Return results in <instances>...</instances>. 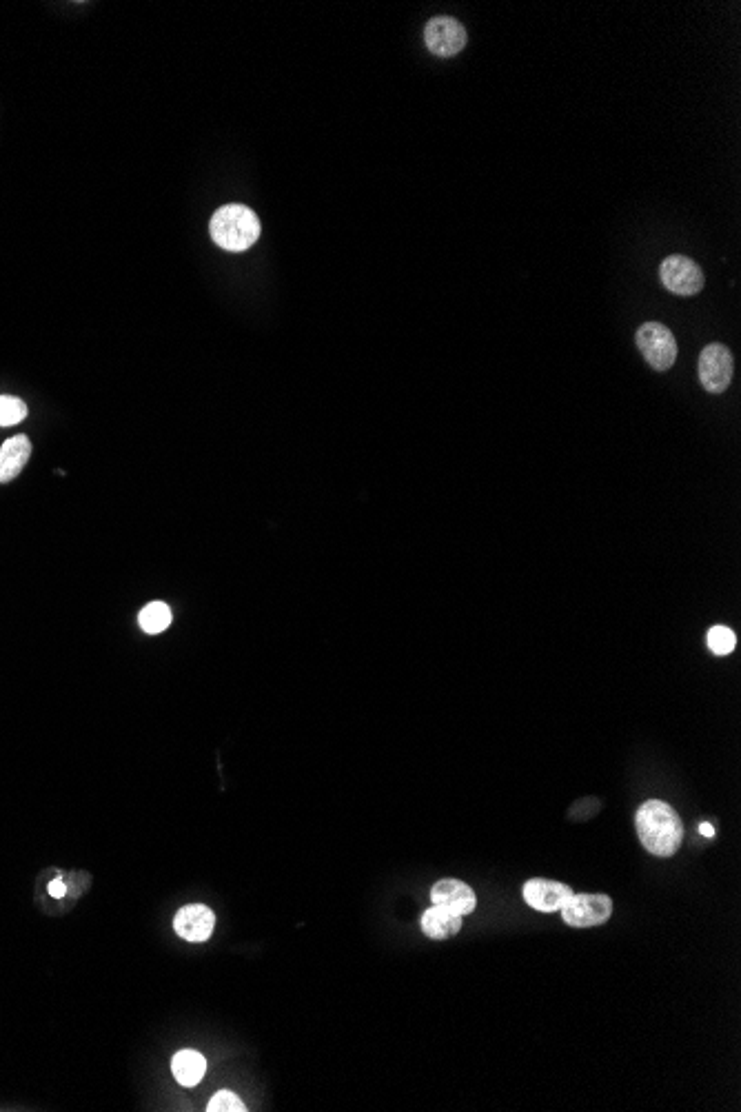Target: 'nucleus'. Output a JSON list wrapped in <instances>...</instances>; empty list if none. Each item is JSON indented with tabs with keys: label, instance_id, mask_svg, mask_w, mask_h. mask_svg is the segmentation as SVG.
<instances>
[{
	"label": "nucleus",
	"instance_id": "nucleus-1",
	"mask_svg": "<svg viewBox=\"0 0 741 1112\" xmlns=\"http://www.w3.org/2000/svg\"><path fill=\"white\" fill-rule=\"evenodd\" d=\"M637 837L655 857H673L684 842V822L673 806L662 800H648L635 813Z\"/></svg>",
	"mask_w": 741,
	"mask_h": 1112
},
{
	"label": "nucleus",
	"instance_id": "nucleus-2",
	"mask_svg": "<svg viewBox=\"0 0 741 1112\" xmlns=\"http://www.w3.org/2000/svg\"><path fill=\"white\" fill-rule=\"evenodd\" d=\"M260 218L247 205H225L211 216L209 234L218 247L240 254L256 245L260 238Z\"/></svg>",
	"mask_w": 741,
	"mask_h": 1112
},
{
	"label": "nucleus",
	"instance_id": "nucleus-3",
	"mask_svg": "<svg viewBox=\"0 0 741 1112\" xmlns=\"http://www.w3.org/2000/svg\"><path fill=\"white\" fill-rule=\"evenodd\" d=\"M637 349L655 371H668L677 360V342L673 331L662 322H646L635 333Z\"/></svg>",
	"mask_w": 741,
	"mask_h": 1112
},
{
	"label": "nucleus",
	"instance_id": "nucleus-4",
	"mask_svg": "<svg viewBox=\"0 0 741 1112\" xmlns=\"http://www.w3.org/2000/svg\"><path fill=\"white\" fill-rule=\"evenodd\" d=\"M560 913L564 922L573 928L602 926L613 915V899L604 893H573Z\"/></svg>",
	"mask_w": 741,
	"mask_h": 1112
},
{
	"label": "nucleus",
	"instance_id": "nucleus-5",
	"mask_svg": "<svg viewBox=\"0 0 741 1112\" xmlns=\"http://www.w3.org/2000/svg\"><path fill=\"white\" fill-rule=\"evenodd\" d=\"M733 373V353H730L726 345L710 342V345L702 349V356H699V382H702V387L708 393H713V396L724 393L730 387V382H733Z\"/></svg>",
	"mask_w": 741,
	"mask_h": 1112
},
{
	"label": "nucleus",
	"instance_id": "nucleus-6",
	"mask_svg": "<svg viewBox=\"0 0 741 1112\" xmlns=\"http://www.w3.org/2000/svg\"><path fill=\"white\" fill-rule=\"evenodd\" d=\"M659 278L664 287L677 296H697L704 289V271L688 256L673 254L659 267Z\"/></svg>",
	"mask_w": 741,
	"mask_h": 1112
},
{
	"label": "nucleus",
	"instance_id": "nucleus-7",
	"mask_svg": "<svg viewBox=\"0 0 741 1112\" xmlns=\"http://www.w3.org/2000/svg\"><path fill=\"white\" fill-rule=\"evenodd\" d=\"M424 43L431 54L451 58L466 47V29L451 16H435L424 27Z\"/></svg>",
	"mask_w": 741,
	"mask_h": 1112
},
{
	"label": "nucleus",
	"instance_id": "nucleus-8",
	"mask_svg": "<svg viewBox=\"0 0 741 1112\" xmlns=\"http://www.w3.org/2000/svg\"><path fill=\"white\" fill-rule=\"evenodd\" d=\"M524 902L540 913H557L562 911V906L568 902V897L573 895V888L562 882H553V879H529L524 884Z\"/></svg>",
	"mask_w": 741,
	"mask_h": 1112
},
{
	"label": "nucleus",
	"instance_id": "nucleus-9",
	"mask_svg": "<svg viewBox=\"0 0 741 1112\" xmlns=\"http://www.w3.org/2000/svg\"><path fill=\"white\" fill-rule=\"evenodd\" d=\"M174 928L178 937L187 939L191 944L207 942L213 933V928H216V915H213V911L207 906L191 904L180 908L174 919Z\"/></svg>",
	"mask_w": 741,
	"mask_h": 1112
},
{
	"label": "nucleus",
	"instance_id": "nucleus-10",
	"mask_svg": "<svg viewBox=\"0 0 741 1112\" xmlns=\"http://www.w3.org/2000/svg\"><path fill=\"white\" fill-rule=\"evenodd\" d=\"M431 902L435 906H444L453 911L455 915H471L477 906V897L469 884L460 882V879H440L438 884L431 888Z\"/></svg>",
	"mask_w": 741,
	"mask_h": 1112
},
{
	"label": "nucleus",
	"instance_id": "nucleus-11",
	"mask_svg": "<svg viewBox=\"0 0 741 1112\" xmlns=\"http://www.w3.org/2000/svg\"><path fill=\"white\" fill-rule=\"evenodd\" d=\"M32 451V440L27 436L9 438L0 447V484H7L18 478L29 458H32Z\"/></svg>",
	"mask_w": 741,
	"mask_h": 1112
},
{
	"label": "nucleus",
	"instance_id": "nucleus-12",
	"mask_svg": "<svg viewBox=\"0 0 741 1112\" xmlns=\"http://www.w3.org/2000/svg\"><path fill=\"white\" fill-rule=\"evenodd\" d=\"M462 915H455L453 911L444 906H431L429 911L422 915V933L429 939H449L455 937L462 930Z\"/></svg>",
	"mask_w": 741,
	"mask_h": 1112
},
{
	"label": "nucleus",
	"instance_id": "nucleus-13",
	"mask_svg": "<svg viewBox=\"0 0 741 1112\" xmlns=\"http://www.w3.org/2000/svg\"><path fill=\"white\" fill-rule=\"evenodd\" d=\"M205 1070H207V1059L202 1057L196 1050H180L178 1055H174L171 1059V1073L178 1079V1084L182 1086H198L202 1077H205Z\"/></svg>",
	"mask_w": 741,
	"mask_h": 1112
},
{
	"label": "nucleus",
	"instance_id": "nucleus-14",
	"mask_svg": "<svg viewBox=\"0 0 741 1112\" xmlns=\"http://www.w3.org/2000/svg\"><path fill=\"white\" fill-rule=\"evenodd\" d=\"M138 622L142 626V631L149 633V635H158L162 631L169 629L171 624V609L165 602H151L147 604L145 609L140 611L138 615Z\"/></svg>",
	"mask_w": 741,
	"mask_h": 1112
},
{
	"label": "nucleus",
	"instance_id": "nucleus-15",
	"mask_svg": "<svg viewBox=\"0 0 741 1112\" xmlns=\"http://www.w3.org/2000/svg\"><path fill=\"white\" fill-rule=\"evenodd\" d=\"M27 418V404L14 396H0V427H14Z\"/></svg>",
	"mask_w": 741,
	"mask_h": 1112
},
{
	"label": "nucleus",
	"instance_id": "nucleus-16",
	"mask_svg": "<svg viewBox=\"0 0 741 1112\" xmlns=\"http://www.w3.org/2000/svg\"><path fill=\"white\" fill-rule=\"evenodd\" d=\"M735 644H737V638H735V633L728 629V626H713V629L708 631V649L713 651L715 655L733 653Z\"/></svg>",
	"mask_w": 741,
	"mask_h": 1112
},
{
	"label": "nucleus",
	"instance_id": "nucleus-17",
	"mask_svg": "<svg viewBox=\"0 0 741 1112\" xmlns=\"http://www.w3.org/2000/svg\"><path fill=\"white\" fill-rule=\"evenodd\" d=\"M207 1110L209 1112H245L247 1106L242 1104V1099L233 1095L231 1090H220V1093L209 1101Z\"/></svg>",
	"mask_w": 741,
	"mask_h": 1112
},
{
	"label": "nucleus",
	"instance_id": "nucleus-18",
	"mask_svg": "<svg viewBox=\"0 0 741 1112\" xmlns=\"http://www.w3.org/2000/svg\"><path fill=\"white\" fill-rule=\"evenodd\" d=\"M65 893H67V886H65V882H63V879H54V882H52V884H49V895H54V897H63Z\"/></svg>",
	"mask_w": 741,
	"mask_h": 1112
},
{
	"label": "nucleus",
	"instance_id": "nucleus-19",
	"mask_svg": "<svg viewBox=\"0 0 741 1112\" xmlns=\"http://www.w3.org/2000/svg\"><path fill=\"white\" fill-rule=\"evenodd\" d=\"M699 833H702L704 837H713V835H715V828L704 822V824H699Z\"/></svg>",
	"mask_w": 741,
	"mask_h": 1112
}]
</instances>
